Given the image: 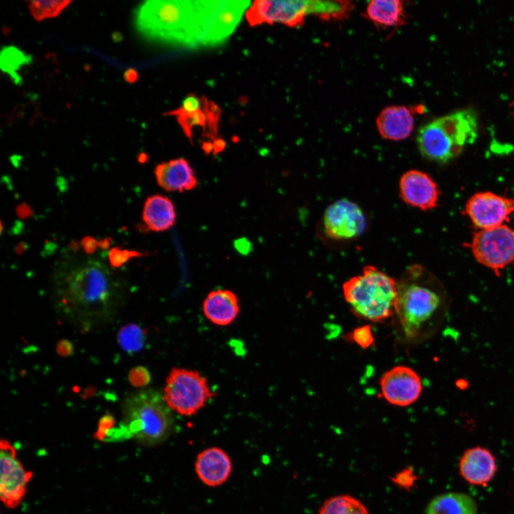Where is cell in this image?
Returning <instances> with one entry per match:
<instances>
[{"label": "cell", "mask_w": 514, "mask_h": 514, "mask_svg": "<svg viewBox=\"0 0 514 514\" xmlns=\"http://www.w3.org/2000/svg\"><path fill=\"white\" fill-rule=\"evenodd\" d=\"M81 245L86 253L92 254L99 248V241L92 236H86L81 239Z\"/></svg>", "instance_id": "obj_33"}, {"label": "cell", "mask_w": 514, "mask_h": 514, "mask_svg": "<svg viewBox=\"0 0 514 514\" xmlns=\"http://www.w3.org/2000/svg\"><path fill=\"white\" fill-rule=\"evenodd\" d=\"M318 514H369L358 499L350 495H338L327 499Z\"/></svg>", "instance_id": "obj_25"}, {"label": "cell", "mask_w": 514, "mask_h": 514, "mask_svg": "<svg viewBox=\"0 0 514 514\" xmlns=\"http://www.w3.org/2000/svg\"><path fill=\"white\" fill-rule=\"evenodd\" d=\"M144 339V331L138 326L134 324L124 326L118 334L120 346L130 353L140 350L143 347Z\"/></svg>", "instance_id": "obj_27"}, {"label": "cell", "mask_w": 514, "mask_h": 514, "mask_svg": "<svg viewBox=\"0 0 514 514\" xmlns=\"http://www.w3.org/2000/svg\"><path fill=\"white\" fill-rule=\"evenodd\" d=\"M124 78L129 83L135 82L138 79L137 71L134 69H128L124 74Z\"/></svg>", "instance_id": "obj_38"}, {"label": "cell", "mask_w": 514, "mask_h": 514, "mask_svg": "<svg viewBox=\"0 0 514 514\" xmlns=\"http://www.w3.org/2000/svg\"><path fill=\"white\" fill-rule=\"evenodd\" d=\"M203 109V97L200 98L194 94H189L182 101L178 111L185 113H193Z\"/></svg>", "instance_id": "obj_32"}, {"label": "cell", "mask_w": 514, "mask_h": 514, "mask_svg": "<svg viewBox=\"0 0 514 514\" xmlns=\"http://www.w3.org/2000/svg\"><path fill=\"white\" fill-rule=\"evenodd\" d=\"M146 156V154L141 153V155H140V157H141V158H139V160L143 163L144 161L146 160V158H144V156Z\"/></svg>", "instance_id": "obj_41"}, {"label": "cell", "mask_w": 514, "mask_h": 514, "mask_svg": "<svg viewBox=\"0 0 514 514\" xmlns=\"http://www.w3.org/2000/svg\"><path fill=\"white\" fill-rule=\"evenodd\" d=\"M233 470L229 455L222 448L213 446L201 451L195 460V471L206 485L217 487L225 483Z\"/></svg>", "instance_id": "obj_16"}, {"label": "cell", "mask_w": 514, "mask_h": 514, "mask_svg": "<svg viewBox=\"0 0 514 514\" xmlns=\"http://www.w3.org/2000/svg\"><path fill=\"white\" fill-rule=\"evenodd\" d=\"M399 193L405 203L422 211L435 208L440 196L433 178L415 169L403 173L399 181Z\"/></svg>", "instance_id": "obj_15"}, {"label": "cell", "mask_w": 514, "mask_h": 514, "mask_svg": "<svg viewBox=\"0 0 514 514\" xmlns=\"http://www.w3.org/2000/svg\"><path fill=\"white\" fill-rule=\"evenodd\" d=\"M366 226V217L361 208L346 198L330 204L323 216L324 234L334 241L354 239L363 233Z\"/></svg>", "instance_id": "obj_11"}, {"label": "cell", "mask_w": 514, "mask_h": 514, "mask_svg": "<svg viewBox=\"0 0 514 514\" xmlns=\"http://www.w3.org/2000/svg\"><path fill=\"white\" fill-rule=\"evenodd\" d=\"M344 299L356 316L371 322H383L395 313L397 281L377 267L368 265L361 274L342 286Z\"/></svg>", "instance_id": "obj_6"}, {"label": "cell", "mask_w": 514, "mask_h": 514, "mask_svg": "<svg viewBox=\"0 0 514 514\" xmlns=\"http://www.w3.org/2000/svg\"><path fill=\"white\" fill-rule=\"evenodd\" d=\"M366 17L383 27H395L405 21L403 1L398 0H372L367 5Z\"/></svg>", "instance_id": "obj_23"}, {"label": "cell", "mask_w": 514, "mask_h": 514, "mask_svg": "<svg viewBox=\"0 0 514 514\" xmlns=\"http://www.w3.org/2000/svg\"><path fill=\"white\" fill-rule=\"evenodd\" d=\"M477 505L469 495L448 493L434 498L428 504L425 514H477Z\"/></svg>", "instance_id": "obj_24"}, {"label": "cell", "mask_w": 514, "mask_h": 514, "mask_svg": "<svg viewBox=\"0 0 514 514\" xmlns=\"http://www.w3.org/2000/svg\"><path fill=\"white\" fill-rule=\"evenodd\" d=\"M209 1L152 0L135 11V24L146 39L190 48L203 46Z\"/></svg>", "instance_id": "obj_2"}, {"label": "cell", "mask_w": 514, "mask_h": 514, "mask_svg": "<svg viewBox=\"0 0 514 514\" xmlns=\"http://www.w3.org/2000/svg\"><path fill=\"white\" fill-rule=\"evenodd\" d=\"M459 470L461 476L469 483L485 485L496 472V460L489 450L478 446L472 448L461 457Z\"/></svg>", "instance_id": "obj_17"}, {"label": "cell", "mask_w": 514, "mask_h": 514, "mask_svg": "<svg viewBox=\"0 0 514 514\" xmlns=\"http://www.w3.org/2000/svg\"><path fill=\"white\" fill-rule=\"evenodd\" d=\"M348 338L362 348H368L374 343L372 330L369 326H363L354 329L348 335Z\"/></svg>", "instance_id": "obj_29"}, {"label": "cell", "mask_w": 514, "mask_h": 514, "mask_svg": "<svg viewBox=\"0 0 514 514\" xmlns=\"http://www.w3.org/2000/svg\"><path fill=\"white\" fill-rule=\"evenodd\" d=\"M425 269L419 265L408 268L397 281L395 313L400 329L410 341L427 333L440 313L442 297L427 280Z\"/></svg>", "instance_id": "obj_3"}, {"label": "cell", "mask_w": 514, "mask_h": 514, "mask_svg": "<svg viewBox=\"0 0 514 514\" xmlns=\"http://www.w3.org/2000/svg\"><path fill=\"white\" fill-rule=\"evenodd\" d=\"M469 247L478 262L499 275L500 270L514 261V229L503 224L479 230Z\"/></svg>", "instance_id": "obj_9"}, {"label": "cell", "mask_w": 514, "mask_h": 514, "mask_svg": "<svg viewBox=\"0 0 514 514\" xmlns=\"http://www.w3.org/2000/svg\"><path fill=\"white\" fill-rule=\"evenodd\" d=\"M124 299L121 284L98 261H84L64 268L54 278L57 313L81 331L112 322Z\"/></svg>", "instance_id": "obj_1"}, {"label": "cell", "mask_w": 514, "mask_h": 514, "mask_svg": "<svg viewBox=\"0 0 514 514\" xmlns=\"http://www.w3.org/2000/svg\"><path fill=\"white\" fill-rule=\"evenodd\" d=\"M154 174L158 184L167 191H190L198 184L193 169L183 158L157 165Z\"/></svg>", "instance_id": "obj_19"}, {"label": "cell", "mask_w": 514, "mask_h": 514, "mask_svg": "<svg viewBox=\"0 0 514 514\" xmlns=\"http://www.w3.org/2000/svg\"><path fill=\"white\" fill-rule=\"evenodd\" d=\"M130 383L136 387L147 385L151 379L148 371L142 366H137L131 370L128 374Z\"/></svg>", "instance_id": "obj_30"}, {"label": "cell", "mask_w": 514, "mask_h": 514, "mask_svg": "<svg viewBox=\"0 0 514 514\" xmlns=\"http://www.w3.org/2000/svg\"><path fill=\"white\" fill-rule=\"evenodd\" d=\"M4 51H5V70L6 71H9V69L11 71V69H14L13 68L18 67L19 64H21L22 62H24V60L28 61L27 56H24L22 52L18 51L14 48H6V50Z\"/></svg>", "instance_id": "obj_31"}, {"label": "cell", "mask_w": 514, "mask_h": 514, "mask_svg": "<svg viewBox=\"0 0 514 514\" xmlns=\"http://www.w3.org/2000/svg\"><path fill=\"white\" fill-rule=\"evenodd\" d=\"M143 253L137 251L123 249L119 246L111 248L109 253V261L111 267L119 268L131 258L141 257Z\"/></svg>", "instance_id": "obj_28"}, {"label": "cell", "mask_w": 514, "mask_h": 514, "mask_svg": "<svg viewBox=\"0 0 514 514\" xmlns=\"http://www.w3.org/2000/svg\"><path fill=\"white\" fill-rule=\"evenodd\" d=\"M352 6L347 1L257 0L252 2L246 16L251 26L279 23L295 27L311 14L324 19L346 17Z\"/></svg>", "instance_id": "obj_7"}, {"label": "cell", "mask_w": 514, "mask_h": 514, "mask_svg": "<svg viewBox=\"0 0 514 514\" xmlns=\"http://www.w3.org/2000/svg\"><path fill=\"white\" fill-rule=\"evenodd\" d=\"M142 217L148 228L160 232L168 230L174 225L176 213L170 198L155 194L146 200Z\"/></svg>", "instance_id": "obj_22"}, {"label": "cell", "mask_w": 514, "mask_h": 514, "mask_svg": "<svg viewBox=\"0 0 514 514\" xmlns=\"http://www.w3.org/2000/svg\"><path fill=\"white\" fill-rule=\"evenodd\" d=\"M251 4L250 1H214L206 26V46H216L226 41Z\"/></svg>", "instance_id": "obj_14"}, {"label": "cell", "mask_w": 514, "mask_h": 514, "mask_svg": "<svg viewBox=\"0 0 514 514\" xmlns=\"http://www.w3.org/2000/svg\"><path fill=\"white\" fill-rule=\"evenodd\" d=\"M465 213L480 230L503 225L514 212V199L490 191L478 192L467 201Z\"/></svg>", "instance_id": "obj_12"}, {"label": "cell", "mask_w": 514, "mask_h": 514, "mask_svg": "<svg viewBox=\"0 0 514 514\" xmlns=\"http://www.w3.org/2000/svg\"><path fill=\"white\" fill-rule=\"evenodd\" d=\"M121 431L145 446H155L166 440L174 428L171 409L163 395L153 389L128 395L122 407Z\"/></svg>", "instance_id": "obj_4"}, {"label": "cell", "mask_w": 514, "mask_h": 514, "mask_svg": "<svg viewBox=\"0 0 514 514\" xmlns=\"http://www.w3.org/2000/svg\"><path fill=\"white\" fill-rule=\"evenodd\" d=\"M213 154H217L220 152H221L226 147V141L221 138H216L213 141Z\"/></svg>", "instance_id": "obj_36"}, {"label": "cell", "mask_w": 514, "mask_h": 514, "mask_svg": "<svg viewBox=\"0 0 514 514\" xmlns=\"http://www.w3.org/2000/svg\"><path fill=\"white\" fill-rule=\"evenodd\" d=\"M236 295L226 289L211 291L203 302V311L212 323L224 326L231 324L239 313Z\"/></svg>", "instance_id": "obj_20"}, {"label": "cell", "mask_w": 514, "mask_h": 514, "mask_svg": "<svg viewBox=\"0 0 514 514\" xmlns=\"http://www.w3.org/2000/svg\"><path fill=\"white\" fill-rule=\"evenodd\" d=\"M413 109L402 105L384 108L376 119L378 131L382 138L394 141L407 138L414 128Z\"/></svg>", "instance_id": "obj_18"}, {"label": "cell", "mask_w": 514, "mask_h": 514, "mask_svg": "<svg viewBox=\"0 0 514 514\" xmlns=\"http://www.w3.org/2000/svg\"><path fill=\"white\" fill-rule=\"evenodd\" d=\"M111 243V239L109 238H104L101 241H99V247L102 249H106L109 247Z\"/></svg>", "instance_id": "obj_40"}, {"label": "cell", "mask_w": 514, "mask_h": 514, "mask_svg": "<svg viewBox=\"0 0 514 514\" xmlns=\"http://www.w3.org/2000/svg\"><path fill=\"white\" fill-rule=\"evenodd\" d=\"M32 213V210L28 205H20L17 208V214L21 218L29 217Z\"/></svg>", "instance_id": "obj_37"}, {"label": "cell", "mask_w": 514, "mask_h": 514, "mask_svg": "<svg viewBox=\"0 0 514 514\" xmlns=\"http://www.w3.org/2000/svg\"><path fill=\"white\" fill-rule=\"evenodd\" d=\"M478 133L476 113L462 109L437 118L421 126L416 142L428 160L445 163L459 156L466 146L474 143Z\"/></svg>", "instance_id": "obj_5"}, {"label": "cell", "mask_w": 514, "mask_h": 514, "mask_svg": "<svg viewBox=\"0 0 514 514\" xmlns=\"http://www.w3.org/2000/svg\"><path fill=\"white\" fill-rule=\"evenodd\" d=\"M202 149L206 154H209L213 151V144L211 141H205L202 144Z\"/></svg>", "instance_id": "obj_39"}, {"label": "cell", "mask_w": 514, "mask_h": 514, "mask_svg": "<svg viewBox=\"0 0 514 514\" xmlns=\"http://www.w3.org/2000/svg\"><path fill=\"white\" fill-rule=\"evenodd\" d=\"M166 115L176 116L183 132L191 140L193 128L201 126L205 130L206 126L209 128V137L213 140L216 138L218 121L220 116V109L213 102L208 101L203 97V109L193 113H185L173 110L166 113Z\"/></svg>", "instance_id": "obj_21"}, {"label": "cell", "mask_w": 514, "mask_h": 514, "mask_svg": "<svg viewBox=\"0 0 514 514\" xmlns=\"http://www.w3.org/2000/svg\"><path fill=\"white\" fill-rule=\"evenodd\" d=\"M216 395L198 371L173 368L166 380L163 398L168 407L183 416H191Z\"/></svg>", "instance_id": "obj_8"}, {"label": "cell", "mask_w": 514, "mask_h": 514, "mask_svg": "<svg viewBox=\"0 0 514 514\" xmlns=\"http://www.w3.org/2000/svg\"><path fill=\"white\" fill-rule=\"evenodd\" d=\"M56 351L61 356H69L73 353V344L68 340L63 339L57 343Z\"/></svg>", "instance_id": "obj_34"}, {"label": "cell", "mask_w": 514, "mask_h": 514, "mask_svg": "<svg viewBox=\"0 0 514 514\" xmlns=\"http://www.w3.org/2000/svg\"><path fill=\"white\" fill-rule=\"evenodd\" d=\"M71 3L68 0L31 1L28 6L36 21L56 17Z\"/></svg>", "instance_id": "obj_26"}, {"label": "cell", "mask_w": 514, "mask_h": 514, "mask_svg": "<svg viewBox=\"0 0 514 514\" xmlns=\"http://www.w3.org/2000/svg\"><path fill=\"white\" fill-rule=\"evenodd\" d=\"M235 248L242 255H247L251 251V243L246 238H241L234 241Z\"/></svg>", "instance_id": "obj_35"}, {"label": "cell", "mask_w": 514, "mask_h": 514, "mask_svg": "<svg viewBox=\"0 0 514 514\" xmlns=\"http://www.w3.org/2000/svg\"><path fill=\"white\" fill-rule=\"evenodd\" d=\"M34 474L19 460L15 447L6 439L0 441V498L9 509L23 501Z\"/></svg>", "instance_id": "obj_10"}, {"label": "cell", "mask_w": 514, "mask_h": 514, "mask_svg": "<svg viewBox=\"0 0 514 514\" xmlns=\"http://www.w3.org/2000/svg\"><path fill=\"white\" fill-rule=\"evenodd\" d=\"M379 385L384 399L400 407L415 403L423 389L418 374L405 366H397L387 371L381 378Z\"/></svg>", "instance_id": "obj_13"}]
</instances>
